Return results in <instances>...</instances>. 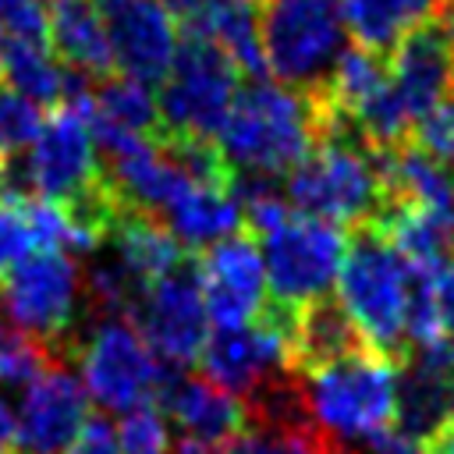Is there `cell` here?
<instances>
[{
    "label": "cell",
    "mask_w": 454,
    "mask_h": 454,
    "mask_svg": "<svg viewBox=\"0 0 454 454\" xmlns=\"http://www.w3.org/2000/svg\"><path fill=\"white\" fill-rule=\"evenodd\" d=\"M383 160L387 149H376L348 117L330 110L316 149L284 177V199L298 216L326 220L340 231L365 227L387 202Z\"/></svg>",
    "instance_id": "6da1fadb"
},
{
    "label": "cell",
    "mask_w": 454,
    "mask_h": 454,
    "mask_svg": "<svg viewBox=\"0 0 454 454\" xmlns=\"http://www.w3.org/2000/svg\"><path fill=\"white\" fill-rule=\"evenodd\" d=\"M326 117L330 110L323 96L252 78L241 85L216 149L231 174H262L284 181L316 149Z\"/></svg>",
    "instance_id": "7a4b0ae2"
},
{
    "label": "cell",
    "mask_w": 454,
    "mask_h": 454,
    "mask_svg": "<svg viewBox=\"0 0 454 454\" xmlns=\"http://www.w3.org/2000/svg\"><path fill=\"white\" fill-rule=\"evenodd\" d=\"M337 301L362 330L369 351L394 365L408 355V262L372 227H355L337 273Z\"/></svg>",
    "instance_id": "3957f363"
},
{
    "label": "cell",
    "mask_w": 454,
    "mask_h": 454,
    "mask_svg": "<svg viewBox=\"0 0 454 454\" xmlns=\"http://www.w3.org/2000/svg\"><path fill=\"white\" fill-rule=\"evenodd\" d=\"M259 46L280 85L319 96L348 50L340 0H259Z\"/></svg>",
    "instance_id": "277c9868"
},
{
    "label": "cell",
    "mask_w": 454,
    "mask_h": 454,
    "mask_svg": "<svg viewBox=\"0 0 454 454\" xmlns=\"http://www.w3.org/2000/svg\"><path fill=\"white\" fill-rule=\"evenodd\" d=\"M0 309L14 326L43 340L53 358L74 365L89 323L82 312V259L67 252H32L0 277Z\"/></svg>",
    "instance_id": "5b68a950"
},
{
    "label": "cell",
    "mask_w": 454,
    "mask_h": 454,
    "mask_svg": "<svg viewBox=\"0 0 454 454\" xmlns=\"http://www.w3.org/2000/svg\"><path fill=\"white\" fill-rule=\"evenodd\" d=\"M241 92L238 64L213 43L184 39L160 82V135L216 142Z\"/></svg>",
    "instance_id": "8992f818"
},
{
    "label": "cell",
    "mask_w": 454,
    "mask_h": 454,
    "mask_svg": "<svg viewBox=\"0 0 454 454\" xmlns=\"http://www.w3.org/2000/svg\"><path fill=\"white\" fill-rule=\"evenodd\" d=\"M74 362L89 397L103 411L117 415L156 404L163 376L170 369L149 351L131 319H89Z\"/></svg>",
    "instance_id": "52a82bcc"
},
{
    "label": "cell",
    "mask_w": 454,
    "mask_h": 454,
    "mask_svg": "<svg viewBox=\"0 0 454 454\" xmlns=\"http://www.w3.org/2000/svg\"><path fill=\"white\" fill-rule=\"evenodd\" d=\"M305 387L316 429L351 454L365 436L394 422V362L387 358L351 355L305 376Z\"/></svg>",
    "instance_id": "ba28073f"
},
{
    "label": "cell",
    "mask_w": 454,
    "mask_h": 454,
    "mask_svg": "<svg viewBox=\"0 0 454 454\" xmlns=\"http://www.w3.org/2000/svg\"><path fill=\"white\" fill-rule=\"evenodd\" d=\"M348 238L340 227L291 213L277 231L259 238L270 301L301 309L330 291L340 273Z\"/></svg>",
    "instance_id": "9c48e42d"
},
{
    "label": "cell",
    "mask_w": 454,
    "mask_h": 454,
    "mask_svg": "<svg viewBox=\"0 0 454 454\" xmlns=\"http://www.w3.org/2000/svg\"><path fill=\"white\" fill-rule=\"evenodd\" d=\"M294 312L298 309H287V305L266 298L262 312L252 323L213 326V333L206 337L202 355H199L202 376L241 401L262 380L287 372L291 369L287 348H291Z\"/></svg>",
    "instance_id": "30bf717a"
},
{
    "label": "cell",
    "mask_w": 454,
    "mask_h": 454,
    "mask_svg": "<svg viewBox=\"0 0 454 454\" xmlns=\"http://www.w3.org/2000/svg\"><path fill=\"white\" fill-rule=\"evenodd\" d=\"M128 319L163 365L184 369V365L199 362L202 344L209 337V316H206V301H202L195 255H188L167 277L153 280L142 291V298Z\"/></svg>",
    "instance_id": "8fae6325"
},
{
    "label": "cell",
    "mask_w": 454,
    "mask_h": 454,
    "mask_svg": "<svg viewBox=\"0 0 454 454\" xmlns=\"http://www.w3.org/2000/svg\"><path fill=\"white\" fill-rule=\"evenodd\" d=\"M156 408L174 426L170 454H220L245 429V404L206 376L167 369Z\"/></svg>",
    "instance_id": "7c38bea8"
},
{
    "label": "cell",
    "mask_w": 454,
    "mask_h": 454,
    "mask_svg": "<svg viewBox=\"0 0 454 454\" xmlns=\"http://www.w3.org/2000/svg\"><path fill=\"white\" fill-rule=\"evenodd\" d=\"M387 85L408 124L443 103L454 89V25L447 14L408 32L387 53Z\"/></svg>",
    "instance_id": "4fadbf2b"
},
{
    "label": "cell",
    "mask_w": 454,
    "mask_h": 454,
    "mask_svg": "<svg viewBox=\"0 0 454 454\" xmlns=\"http://www.w3.org/2000/svg\"><path fill=\"white\" fill-rule=\"evenodd\" d=\"M28 167L39 199L71 202L82 192H89L103 177V170L85 114L71 106H57L43 121L35 142L28 145Z\"/></svg>",
    "instance_id": "5bb4252c"
},
{
    "label": "cell",
    "mask_w": 454,
    "mask_h": 454,
    "mask_svg": "<svg viewBox=\"0 0 454 454\" xmlns=\"http://www.w3.org/2000/svg\"><path fill=\"white\" fill-rule=\"evenodd\" d=\"M199 284L213 326H245L266 305V270L259 241L241 231L199 252Z\"/></svg>",
    "instance_id": "9a60e30c"
},
{
    "label": "cell",
    "mask_w": 454,
    "mask_h": 454,
    "mask_svg": "<svg viewBox=\"0 0 454 454\" xmlns=\"http://www.w3.org/2000/svg\"><path fill=\"white\" fill-rule=\"evenodd\" d=\"M89 419V390L71 362H53L21 390L18 454H64Z\"/></svg>",
    "instance_id": "2e32d148"
},
{
    "label": "cell",
    "mask_w": 454,
    "mask_h": 454,
    "mask_svg": "<svg viewBox=\"0 0 454 454\" xmlns=\"http://www.w3.org/2000/svg\"><path fill=\"white\" fill-rule=\"evenodd\" d=\"M110 39L114 67L121 74L156 85L167 78L177 39H174V18L167 14L163 0H92Z\"/></svg>",
    "instance_id": "e0dca14e"
},
{
    "label": "cell",
    "mask_w": 454,
    "mask_h": 454,
    "mask_svg": "<svg viewBox=\"0 0 454 454\" xmlns=\"http://www.w3.org/2000/svg\"><path fill=\"white\" fill-rule=\"evenodd\" d=\"M163 7L184 28V39L220 46L241 74H266L259 46V0H163Z\"/></svg>",
    "instance_id": "ac0fdd59"
},
{
    "label": "cell",
    "mask_w": 454,
    "mask_h": 454,
    "mask_svg": "<svg viewBox=\"0 0 454 454\" xmlns=\"http://www.w3.org/2000/svg\"><path fill=\"white\" fill-rule=\"evenodd\" d=\"M369 344L355 319L344 312V305L330 294L301 305L294 312V330H291V372L298 376H316L326 365H337L351 355H365ZM372 355V351H369Z\"/></svg>",
    "instance_id": "d6986e66"
},
{
    "label": "cell",
    "mask_w": 454,
    "mask_h": 454,
    "mask_svg": "<svg viewBox=\"0 0 454 454\" xmlns=\"http://www.w3.org/2000/svg\"><path fill=\"white\" fill-rule=\"evenodd\" d=\"M422 450L454 426V372L426 369L411 358L394 365V422Z\"/></svg>",
    "instance_id": "ffe728a7"
},
{
    "label": "cell",
    "mask_w": 454,
    "mask_h": 454,
    "mask_svg": "<svg viewBox=\"0 0 454 454\" xmlns=\"http://www.w3.org/2000/svg\"><path fill=\"white\" fill-rule=\"evenodd\" d=\"M46 18H50V46L71 71L92 82L114 71L106 25L92 0H46Z\"/></svg>",
    "instance_id": "44dd1931"
},
{
    "label": "cell",
    "mask_w": 454,
    "mask_h": 454,
    "mask_svg": "<svg viewBox=\"0 0 454 454\" xmlns=\"http://www.w3.org/2000/svg\"><path fill=\"white\" fill-rule=\"evenodd\" d=\"M160 220L184 252H206L245 231V213L231 199V192L209 184H195L192 192H184Z\"/></svg>",
    "instance_id": "7402d4cb"
},
{
    "label": "cell",
    "mask_w": 454,
    "mask_h": 454,
    "mask_svg": "<svg viewBox=\"0 0 454 454\" xmlns=\"http://www.w3.org/2000/svg\"><path fill=\"white\" fill-rule=\"evenodd\" d=\"M450 0H340L348 32L362 50L387 57L408 32L447 14Z\"/></svg>",
    "instance_id": "603a6c76"
},
{
    "label": "cell",
    "mask_w": 454,
    "mask_h": 454,
    "mask_svg": "<svg viewBox=\"0 0 454 454\" xmlns=\"http://www.w3.org/2000/svg\"><path fill=\"white\" fill-rule=\"evenodd\" d=\"M106 245H110L145 284L167 277L170 270H177V266L192 255V252H184V248L177 245V238L163 227V220H156V216H149V213H142V209H131L128 202H124V209H121L114 231H110Z\"/></svg>",
    "instance_id": "cb8c5ba5"
},
{
    "label": "cell",
    "mask_w": 454,
    "mask_h": 454,
    "mask_svg": "<svg viewBox=\"0 0 454 454\" xmlns=\"http://www.w3.org/2000/svg\"><path fill=\"white\" fill-rule=\"evenodd\" d=\"M71 110H82L85 121H92V124H106V128H117L128 135H145V138L160 135V103H156L153 85L135 82L128 74L99 78L92 85V96Z\"/></svg>",
    "instance_id": "d4e9b609"
},
{
    "label": "cell",
    "mask_w": 454,
    "mask_h": 454,
    "mask_svg": "<svg viewBox=\"0 0 454 454\" xmlns=\"http://www.w3.org/2000/svg\"><path fill=\"white\" fill-rule=\"evenodd\" d=\"M241 404H245V422L252 429H280V433L316 429L305 376H298L291 369L262 380L259 387H252L241 397Z\"/></svg>",
    "instance_id": "484cf974"
},
{
    "label": "cell",
    "mask_w": 454,
    "mask_h": 454,
    "mask_svg": "<svg viewBox=\"0 0 454 454\" xmlns=\"http://www.w3.org/2000/svg\"><path fill=\"white\" fill-rule=\"evenodd\" d=\"M7 85L32 99L35 106H60L64 99V78L67 67L53 57L50 43H28V39H7L4 43V67Z\"/></svg>",
    "instance_id": "4316f807"
},
{
    "label": "cell",
    "mask_w": 454,
    "mask_h": 454,
    "mask_svg": "<svg viewBox=\"0 0 454 454\" xmlns=\"http://www.w3.org/2000/svg\"><path fill=\"white\" fill-rule=\"evenodd\" d=\"M53 362H60V358H53V351L43 340H35L21 326H14L7 319V312L0 309V387H21L25 390Z\"/></svg>",
    "instance_id": "83f0119b"
},
{
    "label": "cell",
    "mask_w": 454,
    "mask_h": 454,
    "mask_svg": "<svg viewBox=\"0 0 454 454\" xmlns=\"http://www.w3.org/2000/svg\"><path fill=\"white\" fill-rule=\"evenodd\" d=\"M220 454H351L340 443H333L330 436H323L319 429H305V433H280V429H245L231 447H223Z\"/></svg>",
    "instance_id": "f1b7e54d"
},
{
    "label": "cell",
    "mask_w": 454,
    "mask_h": 454,
    "mask_svg": "<svg viewBox=\"0 0 454 454\" xmlns=\"http://www.w3.org/2000/svg\"><path fill=\"white\" fill-rule=\"evenodd\" d=\"M43 121H46L43 106L25 99L11 85H0V160H7L14 153H25L35 142Z\"/></svg>",
    "instance_id": "f546056e"
},
{
    "label": "cell",
    "mask_w": 454,
    "mask_h": 454,
    "mask_svg": "<svg viewBox=\"0 0 454 454\" xmlns=\"http://www.w3.org/2000/svg\"><path fill=\"white\" fill-rule=\"evenodd\" d=\"M121 454H170V429L156 404L128 411L117 429Z\"/></svg>",
    "instance_id": "4dcf8cb0"
},
{
    "label": "cell",
    "mask_w": 454,
    "mask_h": 454,
    "mask_svg": "<svg viewBox=\"0 0 454 454\" xmlns=\"http://www.w3.org/2000/svg\"><path fill=\"white\" fill-rule=\"evenodd\" d=\"M408 142L440 163H454V96H447L429 114H422Z\"/></svg>",
    "instance_id": "1f68e13d"
},
{
    "label": "cell",
    "mask_w": 454,
    "mask_h": 454,
    "mask_svg": "<svg viewBox=\"0 0 454 454\" xmlns=\"http://www.w3.org/2000/svg\"><path fill=\"white\" fill-rule=\"evenodd\" d=\"M35 248V238H32V227L25 220V209H14V206H0V277L11 273L21 259H28Z\"/></svg>",
    "instance_id": "d6a6232c"
},
{
    "label": "cell",
    "mask_w": 454,
    "mask_h": 454,
    "mask_svg": "<svg viewBox=\"0 0 454 454\" xmlns=\"http://www.w3.org/2000/svg\"><path fill=\"white\" fill-rule=\"evenodd\" d=\"M64 454H121L117 447V429L106 415H89L85 426L78 429V436L71 440V447Z\"/></svg>",
    "instance_id": "836d02e7"
},
{
    "label": "cell",
    "mask_w": 454,
    "mask_h": 454,
    "mask_svg": "<svg viewBox=\"0 0 454 454\" xmlns=\"http://www.w3.org/2000/svg\"><path fill=\"white\" fill-rule=\"evenodd\" d=\"M433 312H436V330L454 340V259L433 273Z\"/></svg>",
    "instance_id": "e575fe53"
},
{
    "label": "cell",
    "mask_w": 454,
    "mask_h": 454,
    "mask_svg": "<svg viewBox=\"0 0 454 454\" xmlns=\"http://www.w3.org/2000/svg\"><path fill=\"white\" fill-rule=\"evenodd\" d=\"M358 450H362V454H426L415 440H408V436L397 433L394 426L376 429L372 436H365V440L358 443ZM358 450H355V454H358Z\"/></svg>",
    "instance_id": "d590c367"
},
{
    "label": "cell",
    "mask_w": 454,
    "mask_h": 454,
    "mask_svg": "<svg viewBox=\"0 0 454 454\" xmlns=\"http://www.w3.org/2000/svg\"><path fill=\"white\" fill-rule=\"evenodd\" d=\"M0 454H18V411L0 390Z\"/></svg>",
    "instance_id": "8d00e7d4"
},
{
    "label": "cell",
    "mask_w": 454,
    "mask_h": 454,
    "mask_svg": "<svg viewBox=\"0 0 454 454\" xmlns=\"http://www.w3.org/2000/svg\"><path fill=\"white\" fill-rule=\"evenodd\" d=\"M426 454H454V426L443 429V433L426 447Z\"/></svg>",
    "instance_id": "74e56055"
},
{
    "label": "cell",
    "mask_w": 454,
    "mask_h": 454,
    "mask_svg": "<svg viewBox=\"0 0 454 454\" xmlns=\"http://www.w3.org/2000/svg\"><path fill=\"white\" fill-rule=\"evenodd\" d=\"M4 43H7V35H4V21H0V67H4Z\"/></svg>",
    "instance_id": "f35d334b"
},
{
    "label": "cell",
    "mask_w": 454,
    "mask_h": 454,
    "mask_svg": "<svg viewBox=\"0 0 454 454\" xmlns=\"http://www.w3.org/2000/svg\"><path fill=\"white\" fill-rule=\"evenodd\" d=\"M447 21H450V25H454V0H450V4H447Z\"/></svg>",
    "instance_id": "ab89813d"
},
{
    "label": "cell",
    "mask_w": 454,
    "mask_h": 454,
    "mask_svg": "<svg viewBox=\"0 0 454 454\" xmlns=\"http://www.w3.org/2000/svg\"><path fill=\"white\" fill-rule=\"evenodd\" d=\"M4 4H11V0H0V7H4Z\"/></svg>",
    "instance_id": "60d3db41"
},
{
    "label": "cell",
    "mask_w": 454,
    "mask_h": 454,
    "mask_svg": "<svg viewBox=\"0 0 454 454\" xmlns=\"http://www.w3.org/2000/svg\"><path fill=\"white\" fill-rule=\"evenodd\" d=\"M450 96H454V89H450Z\"/></svg>",
    "instance_id": "b9f144b4"
}]
</instances>
